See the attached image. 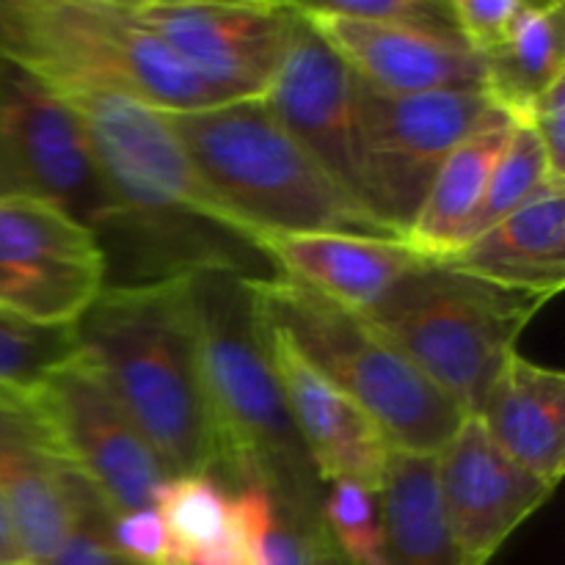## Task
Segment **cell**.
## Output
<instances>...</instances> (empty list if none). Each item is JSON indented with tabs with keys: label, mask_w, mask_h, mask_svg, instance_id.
Masks as SVG:
<instances>
[{
	"label": "cell",
	"mask_w": 565,
	"mask_h": 565,
	"mask_svg": "<svg viewBox=\"0 0 565 565\" xmlns=\"http://www.w3.org/2000/svg\"><path fill=\"white\" fill-rule=\"evenodd\" d=\"M320 565H345V561H342V557L337 555V552H331V555H326L323 561H320Z\"/></svg>",
	"instance_id": "cell-34"
},
{
	"label": "cell",
	"mask_w": 565,
	"mask_h": 565,
	"mask_svg": "<svg viewBox=\"0 0 565 565\" xmlns=\"http://www.w3.org/2000/svg\"><path fill=\"white\" fill-rule=\"evenodd\" d=\"M524 3L527 0H450V11L458 36L483 61L505 44Z\"/></svg>",
	"instance_id": "cell-29"
},
{
	"label": "cell",
	"mask_w": 565,
	"mask_h": 565,
	"mask_svg": "<svg viewBox=\"0 0 565 565\" xmlns=\"http://www.w3.org/2000/svg\"><path fill=\"white\" fill-rule=\"evenodd\" d=\"M116 552L130 565H185L177 555L163 519L154 508L121 513L110 522Z\"/></svg>",
	"instance_id": "cell-31"
},
{
	"label": "cell",
	"mask_w": 565,
	"mask_h": 565,
	"mask_svg": "<svg viewBox=\"0 0 565 565\" xmlns=\"http://www.w3.org/2000/svg\"><path fill=\"white\" fill-rule=\"evenodd\" d=\"M110 522H114V513L81 480L75 524L61 550L44 565H130L116 552Z\"/></svg>",
	"instance_id": "cell-28"
},
{
	"label": "cell",
	"mask_w": 565,
	"mask_h": 565,
	"mask_svg": "<svg viewBox=\"0 0 565 565\" xmlns=\"http://www.w3.org/2000/svg\"><path fill=\"white\" fill-rule=\"evenodd\" d=\"M81 480L47 450L31 419L0 408V508L25 565H44L75 524Z\"/></svg>",
	"instance_id": "cell-18"
},
{
	"label": "cell",
	"mask_w": 565,
	"mask_h": 565,
	"mask_svg": "<svg viewBox=\"0 0 565 565\" xmlns=\"http://www.w3.org/2000/svg\"><path fill=\"white\" fill-rule=\"evenodd\" d=\"M494 110L486 88L390 94L356 81L359 180L370 213L406 235L447 154Z\"/></svg>",
	"instance_id": "cell-9"
},
{
	"label": "cell",
	"mask_w": 565,
	"mask_h": 565,
	"mask_svg": "<svg viewBox=\"0 0 565 565\" xmlns=\"http://www.w3.org/2000/svg\"><path fill=\"white\" fill-rule=\"evenodd\" d=\"M379 511L384 565H467L441 511L434 456L392 450Z\"/></svg>",
	"instance_id": "cell-22"
},
{
	"label": "cell",
	"mask_w": 565,
	"mask_h": 565,
	"mask_svg": "<svg viewBox=\"0 0 565 565\" xmlns=\"http://www.w3.org/2000/svg\"><path fill=\"white\" fill-rule=\"evenodd\" d=\"M108 252L58 199L0 193V312L77 326L108 287Z\"/></svg>",
	"instance_id": "cell-10"
},
{
	"label": "cell",
	"mask_w": 565,
	"mask_h": 565,
	"mask_svg": "<svg viewBox=\"0 0 565 565\" xmlns=\"http://www.w3.org/2000/svg\"><path fill=\"white\" fill-rule=\"evenodd\" d=\"M486 92L497 108L524 125L535 99L565 75V3H524L505 44L483 58Z\"/></svg>",
	"instance_id": "cell-23"
},
{
	"label": "cell",
	"mask_w": 565,
	"mask_h": 565,
	"mask_svg": "<svg viewBox=\"0 0 565 565\" xmlns=\"http://www.w3.org/2000/svg\"><path fill=\"white\" fill-rule=\"evenodd\" d=\"M323 527L345 565H384V527L379 494L356 483H329L323 491Z\"/></svg>",
	"instance_id": "cell-27"
},
{
	"label": "cell",
	"mask_w": 565,
	"mask_h": 565,
	"mask_svg": "<svg viewBox=\"0 0 565 565\" xmlns=\"http://www.w3.org/2000/svg\"><path fill=\"white\" fill-rule=\"evenodd\" d=\"M86 174L81 132L64 105L0 58V193L64 199Z\"/></svg>",
	"instance_id": "cell-17"
},
{
	"label": "cell",
	"mask_w": 565,
	"mask_h": 565,
	"mask_svg": "<svg viewBox=\"0 0 565 565\" xmlns=\"http://www.w3.org/2000/svg\"><path fill=\"white\" fill-rule=\"evenodd\" d=\"M152 508L185 565L221 544L230 516V489L213 475H169L154 494Z\"/></svg>",
	"instance_id": "cell-24"
},
{
	"label": "cell",
	"mask_w": 565,
	"mask_h": 565,
	"mask_svg": "<svg viewBox=\"0 0 565 565\" xmlns=\"http://www.w3.org/2000/svg\"><path fill=\"white\" fill-rule=\"evenodd\" d=\"M494 445L557 489L565 472V375L513 351L478 412Z\"/></svg>",
	"instance_id": "cell-19"
},
{
	"label": "cell",
	"mask_w": 565,
	"mask_h": 565,
	"mask_svg": "<svg viewBox=\"0 0 565 565\" xmlns=\"http://www.w3.org/2000/svg\"><path fill=\"white\" fill-rule=\"evenodd\" d=\"M263 103L279 125L364 204L356 154V81L298 11Z\"/></svg>",
	"instance_id": "cell-13"
},
{
	"label": "cell",
	"mask_w": 565,
	"mask_h": 565,
	"mask_svg": "<svg viewBox=\"0 0 565 565\" xmlns=\"http://www.w3.org/2000/svg\"><path fill=\"white\" fill-rule=\"evenodd\" d=\"M77 348V326H39L0 312V408L22 412L39 384Z\"/></svg>",
	"instance_id": "cell-25"
},
{
	"label": "cell",
	"mask_w": 565,
	"mask_h": 565,
	"mask_svg": "<svg viewBox=\"0 0 565 565\" xmlns=\"http://www.w3.org/2000/svg\"><path fill=\"white\" fill-rule=\"evenodd\" d=\"M552 182L565 185L563 180L552 174L550 160H546V152L539 138H535V132L524 125H513L511 138H508L505 149H502L500 160H497L494 171H491L483 202H480L478 213H475L472 224H469L463 246H469L475 237H480L486 230L500 224L505 215L522 207L527 199H533L541 188L552 185Z\"/></svg>",
	"instance_id": "cell-26"
},
{
	"label": "cell",
	"mask_w": 565,
	"mask_h": 565,
	"mask_svg": "<svg viewBox=\"0 0 565 565\" xmlns=\"http://www.w3.org/2000/svg\"><path fill=\"white\" fill-rule=\"evenodd\" d=\"M439 263L519 290L561 296L565 285V185L552 182L541 188L500 224Z\"/></svg>",
	"instance_id": "cell-20"
},
{
	"label": "cell",
	"mask_w": 565,
	"mask_h": 565,
	"mask_svg": "<svg viewBox=\"0 0 565 565\" xmlns=\"http://www.w3.org/2000/svg\"><path fill=\"white\" fill-rule=\"evenodd\" d=\"M0 565H25L22 563L20 550L14 544V535H11L9 522H6V513L0 508Z\"/></svg>",
	"instance_id": "cell-33"
},
{
	"label": "cell",
	"mask_w": 565,
	"mask_h": 565,
	"mask_svg": "<svg viewBox=\"0 0 565 565\" xmlns=\"http://www.w3.org/2000/svg\"><path fill=\"white\" fill-rule=\"evenodd\" d=\"M524 127H530L544 147L552 174L565 182V75L535 99Z\"/></svg>",
	"instance_id": "cell-32"
},
{
	"label": "cell",
	"mask_w": 565,
	"mask_h": 565,
	"mask_svg": "<svg viewBox=\"0 0 565 565\" xmlns=\"http://www.w3.org/2000/svg\"><path fill=\"white\" fill-rule=\"evenodd\" d=\"M263 565H265V563H263Z\"/></svg>",
	"instance_id": "cell-35"
},
{
	"label": "cell",
	"mask_w": 565,
	"mask_h": 565,
	"mask_svg": "<svg viewBox=\"0 0 565 565\" xmlns=\"http://www.w3.org/2000/svg\"><path fill=\"white\" fill-rule=\"evenodd\" d=\"M434 461L441 511L467 565H489L555 494L494 445L478 414L458 423Z\"/></svg>",
	"instance_id": "cell-12"
},
{
	"label": "cell",
	"mask_w": 565,
	"mask_h": 565,
	"mask_svg": "<svg viewBox=\"0 0 565 565\" xmlns=\"http://www.w3.org/2000/svg\"><path fill=\"white\" fill-rule=\"evenodd\" d=\"M130 9L221 103L263 97L296 20L292 3L265 0H130Z\"/></svg>",
	"instance_id": "cell-11"
},
{
	"label": "cell",
	"mask_w": 565,
	"mask_h": 565,
	"mask_svg": "<svg viewBox=\"0 0 565 565\" xmlns=\"http://www.w3.org/2000/svg\"><path fill=\"white\" fill-rule=\"evenodd\" d=\"M75 119L94 171L125 215V241L177 248L182 226L204 224L254 248L263 230L204 177L160 108L97 86L47 88Z\"/></svg>",
	"instance_id": "cell-3"
},
{
	"label": "cell",
	"mask_w": 565,
	"mask_h": 565,
	"mask_svg": "<svg viewBox=\"0 0 565 565\" xmlns=\"http://www.w3.org/2000/svg\"><path fill=\"white\" fill-rule=\"evenodd\" d=\"M292 9L364 86L390 94L486 88L483 61L456 31L353 20L318 3H292Z\"/></svg>",
	"instance_id": "cell-14"
},
{
	"label": "cell",
	"mask_w": 565,
	"mask_h": 565,
	"mask_svg": "<svg viewBox=\"0 0 565 565\" xmlns=\"http://www.w3.org/2000/svg\"><path fill=\"white\" fill-rule=\"evenodd\" d=\"M163 114L215 191L257 230L403 241L279 125L263 97Z\"/></svg>",
	"instance_id": "cell-4"
},
{
	"label": "cell",
	"mask_w": 565,
	"mask_h": 565,
	"mask_svg": "<svg viewBox=\"0 0 565 565\" xmlns=\"http://www.w3.org/2000/svg\"><path fill=\"white\" fill-rule=\"evenodd\" d=\"M0 58L44 88H114L160 110L221 103L136 20L130 0H0Z\"/></svg>",
	"instance_id": "cell-6"
},
{
	"label": "cell",
	"mask_w": 565,
	"mask_h": 565,
	"mask_svg": "<svg viewBox=\"0 0 565 565\" xmlns=\"http://www.w3.org/2000/svg\"><path fill=\"white\" fill-rule=\"evenodd\" d=\"M22 414L47 450L114 516L152 508L169 472L92 353L77 348V353L61 362L28 397Z\"/></svg>",
	"instance_id": "cell-8"
},
{
	"label": "cell",
	"mask_w": 565,
	"mask_h": 565,
	"mask_svg": "<svg viewBox=\"0 0 565 565\" xmlns=\"http://www.w3.org/2000/svg\"><path fill=\"white\" fill-rule=\"evenodd\" d=\"M254 252L274 265V274L359 315L379 309L406 276L428 263L406 241L353 232L263 230Z\"/></svg>",
	"instance_id": "cell-16"
},
{
	"label": "cell",
	"mask_w": 565,
	"mask_h": 565,
	"mask_svg": "<svg viewBox=\"0 0 565 565\" xmlns=\"http://www.w3.org/2000/svg\"><path fill=\"white\" fill-rule=\"evenodd\" d=\"M315 3L331 14L353 17V20L456 31L450 0H315Z\"/></svg>",
	"instance_id": "cell-30"
},
{
	"label": "cell",
	"mask_w": 565,
	"mask_h": 565,
	"mask_svg": "<svg viewBox=\"0 0 565 565\" xmlns=\"http://www.w3.org/2000/svg\"><path fill=\"white\" fill-rule=\"evenodd\" d=\"M196 334L218 483L259 489L276 516L323 530V491L259 337L246 274L196 270Z\"/></svg>",
	"instance_id": "cell-1"
},
{
	"label": "cell",
	"mask_w": 565,
	"mask_h": 565,
	"mask_svg": "<svg viewBox=\"0 0 565 565\" xmlns=\"http://www.w3.org/2000/svg\"><path fill=\"white\" fill-rule=\"evenodd\" d=\"M513 132V119L500 108L475 127L441 163L403 241L423 259L452 257L467 241L469 224L483 202L497 160Z\"/></svg>",
	"instance_id": "cell-21"
},
{
	"label": "cell",
	"mask_w": 565,
	"mask_h": 565,
	"mask_svg": "<svg viewBox=\"0 0 565 565\" xmlns=\"http://www.w3.org/2000/svg\"><path fill=\"white\" fill-rule=\"evenodd\" d=\"M257 323L287 412L320 483L348 480L379 494L392 458V445L379 425L351 397L326 381L279 329L259 318Z\"/></svg>",
	"instance_id": "cell-15"
},
{
	"label": "cell",
	"mask_w": 565,
	"mask_h": 565,
	"mask_svg": "<svg viewBox=\"0 0 565 565\" xmlns=\"http://www.w3.org/2000/svg\"><path fill=\"white\" fill-rule=\"evenodd\" d=\"M552 298L428 259L367 318L469 417Z\"/></svg>",
	"instance_id": "cell-7"
},
{
	"label": "cell",
	"mask_w": 565,
	"mask_h": 565,
	"mask_svg": "<svg viewBox=\"0 0 565 565\" xmlns=\"http://www.w3.org/2000/svg\"><path fill=\"white\" fill-rule=\"evenodd\" d=\"M246 290L257 318L279 329L326 381L351 397L392 450L436 456L445 447L463 414L367 315L279 274H246Z\"/></svg>",
	"instance_id": "cell-5"
},
{
	"label": "cell",
	"mask_w": 565,
	"mask_h": 565,
	"mask_svg": "<svg viewBox=\"0 0 565 565\" xmlns=\"http://www.w3.org/2000/svg\"><path fill=\"white\" fill-rule=\"evenodd\" d=\"M116 397L169 475H213L199 373L196 270L108 285L77 323Z\"/></svg>",
	"instance_id": "cell-2"
}]
</instances>
